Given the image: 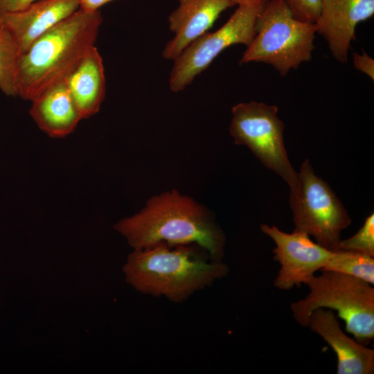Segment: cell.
Wrapping results in <instances>:
<instances>
[{
  "label": "cell",
  "instance_id": "5bb4252c",
  "mask_svg": "<svg viewBox=\"0 0 374 374\" xmlns=\"http://www.w3.org/2000/svg\"><path fill=\"white\" fill-rule=\"evenodd\" d=\"M31 102L32 118L51 137L70 134L82 119L64 80L48 88Z\"/></svg>",
  "mask_w": 374,
  "mask_h": 374
},
{
  "label": "cell",
  "instance_id": "7c38bea8",
  "mask_svg": "<svg viewBox=\"0 0 374 374\" xmlns=\"http://www.w3.org/2000/svg\"><path fill=\"white\" fill-rule=\"evenodd\" d=\"M307 328L320 336L335 352L337 374L374 373V350L348 337L332 310L320 308L314 311Z\"/></svg>",
  "mask_w": 374,
  "mask_h": 374
},
{
  "label": "cell",
  "instance_id": "d6986e66",
  "mask_svg": "<svg viewBox=\"0 0 374 374\" xmlns=\"http://www.w3.org/2000/svg\"><path fill=\"white\" fill-rule=\"evenodd\" d=\"M285 2L295 18L310 24L316 23L322 0H285Z\"/></svg>",
  "mask_w": 374,
  "mask_h": 374
},
{
  "label": "cell",
  "instance_id": "30bf717a",
  "mask_svg": "<svg viewBox=\"0 0 374 374\" xmlns=\"http://www.w3.org/2000/svg\"><path fill=\"white\" fill-rule=\"evenodd\" d=\"M373 14L374 0H322L314 24L317 33L324 37L333 57L344 64L357 25Z\"/></svg>",
  "mask_w": 374,
  "mask_h": 374
},
{
  "label": "cell",
  "instance_id": "7402d4cb",
  "mask_svg": "<svg viewBox=\"0 0 374 374\" xmlns=\"http://www.w3.org/2000/svg\"><path fill=\"white\" fill-rule=\"evenodd\" d=\"M114 0H78L80 9L86 12H96L105 4Z\"/></svg>",
  "mask_w": 374,
  "mask_h": 374
},
{
  "label": "cell",
  "instance_id": "277c9868",
  "mask_svg": "<svg viewBox=\"0 0 374 374\" xmlns=\"http://www.w3.org/2000/svg\"><path fill=\"white\" fill-rule=\"evenodd\" d=\"M305 284L309 292L290 305L292 317L307 328L314 311L326 308L337 312L347 332L367 346L374 338V288L359 278L330 270H321Z\"/></svg>",
  "mask_w": 374,
  "mask_h": 374
},
{
  "label": "cell",
  "instance_id": "9c48e42d",
  "mask_svg": "<svg viewBox=\"0 0 374 374\" xmlns=\"http://www.w3.org/2000/svg\"><path fill=\"white\" fill-rule=\"evenodd\" d=\"M262 233L274 242V258L280 265L274 286L281 290L300 287L322 270L333 250L313 242L305 233H285L276 226L260 225Z\"/></svg>",
  "mask_w": 374,
  "mask_h": 374
},
{
  "label": "cell",
  "instance_id": "ba28073f",
  "mask_svg": "<svg viewBox=\"0 0 374 374\" xmlns=\"http://www.w3.org/2000/svg\"><path fill=\"white\" fill-rule=\"evenodd\" d=\"M268 1L251 0L238 5L221 28L207 31L190 43L173 60L170 89L174 92L184 90L226 48L238 44L248 46L256 34L258 17Z\"/></svg>",
  "mask_w": 374,
  "mask_h": 374
},
{
  "label": "cell",
  "instance_id": "e0dca14e",
  "mask_svg": "<svg viewBox=\"0 0 374 374\" xmlns=\"http://www.w3.org/2000/svg\"><path fill=\"white\" fill-rule=\"evenodd\" d=\"M19 56L12 36L0 26V90L8 96H18L17 74Z\"/></svg>",
  "mask_w": 374,
  "mask_h": 374
},
{
  "label": "cell",
  "instance_id": "9a60e30c",
  "mask_svg": "<svg viewBox=\"0 0 374 374\" xmlns=\"http://www.w3.org/2000/svg\"><path fill=\"white\" fill-rule=\"evenodd\" d=\"M64 82L82 119L99 111L105 98L106 83L103 58L95 46Z\"/></svg>",
  "mask_w": 374,
  "mask_h": 374
},
{
  "label": "cell",
  "instance_id": "7a4b0ae2",
  "mask_svg": "<svg viewBox=\"0 0 374 374\" xmlns=\"http://www.w3.org/2000/svg\"><path fill=\"white\" fill-rule=\"evenodd\" d=\"M197 247L161 243L134 249L123 268L126 282L144 294L181 303L229 273L225 263L208 260Z\"/></svg>",
  "mask_w": 374,
  "mask_h": 374
},
{
  "label": "cell",
  "instance_id": "6da1fadb",
  "mask_svg": "<svg viewBox=\"0 0 374 374\" xmlns=\"http://www.w3.org/2000/svg\"><path fill=\"white\" fill-rule=\"evenodd\" d=\"M114 229L134 249L164 243L196 244L213 261H222L225 235L208 210L177 190L150 197L137 213L122 219Z\"/></svg>",
  "mask_w": 374,
  "mask_h": 374
},
{
  "label": "cell",
  "instance_id": "4fadbf2b",
  "mask_svg": "<svg viewBox=\"0 0 374 374\" xmlns=\"http://www.w3.org/2000/svg\"><path fill=\"white\" fill-rule=\"evenodd\" d=\"M177 1L179 6L168 17L169 28L175 35L163 51V57L172 60L208 31L223 11L234 6L230 0Z\"/></svg>",
  "mask_w": 374,
  "mask_h": 374
},
{
  "label": "cell",
  "instance_id": "8fae6325",
  "mask_svg": "<svg viewBox=\"0 0 374 374\" xmlns=\"http://www.w3.org/2000/svg\"><path fill=\"white\" fill-rule=\"evenodd\" d=\"M79 9L78 0H37L22 10L0 15V26L11 34L21 55Z\"/></svg>",
  "mask_w": 374,
  "mask_h": 374
},
{
  "label": "cell",
  "instance_id": "603a6c76",
  "mask_svg": "<svg viewBox=\"0 0 374 374\" xmlns=\"http://www.w3.org/2000/svg\"><path fill=\"white\" fill-rule=\"evenodd\" d=\"M230 1H231L233 6H235V5L238 6L240 4L250 1L251 0H230Z\"/></svg>",
  "mask_w": 374,
  "mask_h": 374
},
{
  "label": "cell",
  "instance_id": "3957f363",
  "mask_svg": "<svg viewBox=\"0 0 374 374\" xmlns=\"http://www.w3.org/2000/svg\"><path fill=\"white\" fill-rule=\"evenodd\" d=\"M103 22L100 10H78L38 38L18 62V96L32 101L64 81L95 45Z\"/></svg>",
  "mask_w": 374,
  "mask_h": 374
},
{
  "label": "cell",
  "instance_id": "ffe728a7",
  "mask_svg": "<svg viewBox=\"0 0 374 374\" xmlns=\"http://www.w3.org/2000/svg\"><path fill=\"white\" fill-rule=\"evenodd\" d=\"M354 66L356 69L367 75L372 80H374V60L364 51L362 54L353 53Z\"/></svg>",
  "mask_w": 374,
  "mask_h": 374
},
{
  "label": "cell",
  "instance_id": "2e32d148",
  "mask_svg": "<svg viewBox=\"0 0 374 374\" xmlns=\"http://www.w3.org/2000/svg\"><path fill=\"white\" fill-rule=\"evenodd\" d=\"M322 270L337 271L374 284V257L360 252L333 250Z\"/></svg>",
  "mask_w": 374,
  "mask_h": 374
},
{
  "label": "cell",
  "instance_id": "8992f818",
  "mask_svg": "<svg viewBox=\"0 0 374 374\" xmlns=\"http://www.w3.org/2000/svg\"><path fill=\"white\" fill-rule=\"evenodd\" d=\"M290 190L294 231L305 233L321 246L337 250L341 233L350 226L351 220L329 184L315 174L308 159L301 163L296 186Z\"/></svg>",
  "mask_w": 374,
  "mask_h": 374
},
{
  "label": "cell",
  "instance_id": "ac0fdd59",
  "mask_svg": "<svg viewBox=\"0 0 374 374\" xmlns=\"http://www.w3.org/2000/svg\"><path fill=\"white\" fill-rule=\"evenodd\" d=\"M337 249L360 252L374 257L373 213L365 219L362 227L353 235L340 240Z\"/></svg>",
  "mask_w": 374,
  "mask_h": 374
},
{
  "label": "cell",
  "instance_id": "5b68a950",
  "mask_svg": "<svg viewBox=\"0 0 374 374\" xmlns=\"http://www.w3.org/2000/svg\"><path fill=\"white\" fill-rule=\"evenodd\" d=\"M316 33L314 24L293 16L285 0H269L258 17L256 34L239 63L263 62L285 75L312 59Z\"/></svg>",
  "mask_w": 374,
  "mask_h": 374
},
{
  "label": "cell",
  "instance_id": "52a82bcc",
  "mask_svg": "<svg viewBox=\"0 0 374 374\" xmlns=\"http://www.w3.org/2000/svg\"><path fill=\"white\" fill-rule=\"evenodd\" d=\"M274 105L251 101L231 109L229 132L234 143L247 146L267 168L293 188L297 172L290 163L284 143L285 126Z\"/></svg>",
  "mask_w": 374,
  "mask_h": 374
},
{
  "label": "cell",
  "instance_id": "44dd1931",
  "mask_svg": "<svg viewBox=\"0 0 374 374\" xmlns=\"http://www.w3.org/2000/svg\"><path fill=\"white\" fill-rule=\"evenodd\" d=\"M37 0H0V15L22 10Z\"/></svg>",
  "mask_w": 374,
  "mask_h": 374
}]
</instances>
